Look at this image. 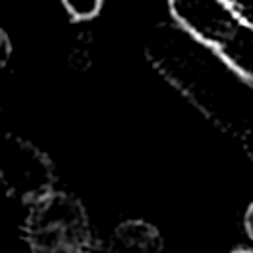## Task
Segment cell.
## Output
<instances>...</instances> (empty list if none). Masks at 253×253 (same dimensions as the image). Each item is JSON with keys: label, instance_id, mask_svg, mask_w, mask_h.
<instances>
[{"label": "cell", "instance_id": "9c48e42d", "mask_svg": "<svg viewBox=\"0 0 253 253\" xmlns=\"http://www.w3.org/2000/svg\"><path fill=\"white\" fill-rule=\"evenodd\" d=\"M81 247H83V245H61V247L47 249V251H43V253H83Z\"/></svg>", "mask_w": 253, "mask_h": 253}, {"label": "cell", "instance_id": "30bf717a", "mask_svg": "<svg viewBox=\"0 0 253 253\" xmlns=\"http://www.w3.org/2000/svg\"><path fill=\"white\" fill-rule=\"evenodd\" d=\"M241 142H243V148H245V152H247V156L251 158V162H253V128L241 138Z\"/></svg>", "mask_w": 253, "mask_h": 253}, {"label": "cell", "instance_id": "ba28073f", "mask_svg": "<svg viewBox=\"0 0 253 253\" xmlns=\"http://www.w3.org/2000/svg\"><path fill=\"white\" fill-rule=\"evenodd\" d=\"M243 225H245V233H247V237L253 241V204H251V206L247 208V211H245Z\"/></svg>", "mask_w": 253, "mask_h": 253}, {"label": "cell", "instance_id": "52a82bcc", "mask_svg": "<svg viewBox=\"0 0 253 253\" xmlns=\"http://www.w3.org/2000/svg\"><path fill=\"white\" fill-rule=\"evenodd\" d=\"M0 43H2V53H0V63L4 65L6 61H8V57H10V53H12V42H10V38L6 36V32H0Z\"/></svg>", "mask_w": 253, "mask_h": 253}, {"label": "cell", "instance_id": "3957f363", "mask_svg": "<svg viewBox=\"0 0 253 253\" xmlns=\"http://www.w3.org/2000/svg\"><path fill=\"white\" fill-rule=\"evenodd\" d=\"M53 166L45 152L18 134H6L0 148L4 190L22 202H40L51 194Z\"/></svg>", "mask_w": 253, "mask_h": 253}, {"label": "cell", "instance_id": "5b68a950", "mask_svg": "<svg viewBox=\"0 0 253 253\" xmlns=\"http://www.w3.org/2000/svg\"><path fill=\"white\" fill-rule=\"evenodd\" d=\"M103 253H162L158 231L144 221L121 223L105 243Z\"/></svg>", "mask_w": 253, "mask_h": 253}, {"label": "cell", "instance_id": "8992f818", "mask_svg": "<svg viewBox=\"0 0 253 253\" xmlns=\"http://www.w3.org/2000/svg\"><path fill=\"white\" fill-rule=\"evenodd\" d=\"M61 4L75 20H91L103 8V0H61Z\"/></svg>", "mask_w": 253, "mask_h": 253}, {"label": "cell", "instance_id": "8fae6325", "mask_svg": "<svg viewBox=\"0 0 253 253\" xmlns=\"http://www.w3.org/2000/svg\"><path fill=\"white\" fill-rule=\"evenodd\" d=\"M233 2L239 10H245V12H253V0H229Z\"/></svg>", "mask_w": 253, "mask_h": 253}, {"label": "cell", "instance_id": "7c38bea8", "mask_svg": "<svg viewBox=\"0 0 253 253\" xmlns=\"http://www.w3.org/2000/svg\"><path fill=\"white\" fill-rule=\"evenodd\" d=\"M231 253H253V251H247V249H235V251H231Z\"/></svg>", "mask_w": 253, "mask_h": 253}, {"label": "cell", "instance_id": "6da1fadb", "mask_svg": "<svg viewBox=\"0 0 253 253\" xmlns=\"http://www.w3.org/2000/svg\"><path fill=\"white\" fill-rule=\"evenodd\" d=\"M144 55L215 126L239 138L253 128V81L176 20L148 30Z\"/></svg>", "mask_w": 253, "mask_h": 253}, {"label": "cell", "instance_id": "277c9868", "mask_svg": "<svg viewBox=\"0 0 253 253\" xmlns=\"http://www.w3.org/2000/svg\"><path fill=\"white\" fill-rule=\"evenodd\" d=\"M85 227L81 206L69 196L59 194H49L36 202L28 223L30 241L40 253L61 245H81L87 235Z\"/></svg>", "mask_w": 253, "mask_h": 253}, {"label": "cell", "instance_id": "7a4b0ae2", "mask_svg": "<svg viewBox=\"0 0 253 253\" xmlns=\"http://www.w3.org/2000/svg\"><path fill=\"white\" fill-rule=\"evenodd\" d=\"M170 16L253 81V22L229 0H168Z\"/></svg>", "mask_w": 253, "mask_h": 253}]
</instances>
